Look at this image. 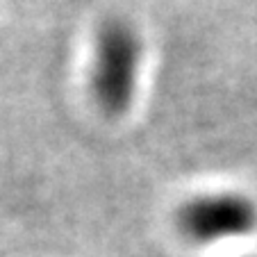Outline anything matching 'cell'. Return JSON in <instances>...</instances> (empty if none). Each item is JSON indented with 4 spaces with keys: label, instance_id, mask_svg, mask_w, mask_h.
Masks as SVG:
<instances>
[{
    "label": "cell",
    "instance_id": "6da1fadb",
    "mask_svg": "<svg viewBox=\"0 0 257 257\" xmlns=\"http://www.w3.org/2000/svg\"><path fill=\"white\" fill-rule=\"evenodd\" d=\"M93 53L91 91L102 112L123 114L137 91L141 44L137 32L123 21H109L98 30Z\"/></svg>",
    "mask_w": 257,
    "mask_h": 257
},
{
    "label": "cell",
    "instance_id": "7a4b0ae2",
    "mask_svg": "<svg viewBox=\"0 0 257 257\" xmlns=\"http://www.w3.org/2000/svg\"><path fill=\"white\" fill-rule=\"evenodd\" d=\"M180 230L198 243H212L250 234L257 228V207L241 194L194 198L178 214Z\"/></svg>",
    "mask_w": 257,
    "mask_h": 257
}]
</instances>
